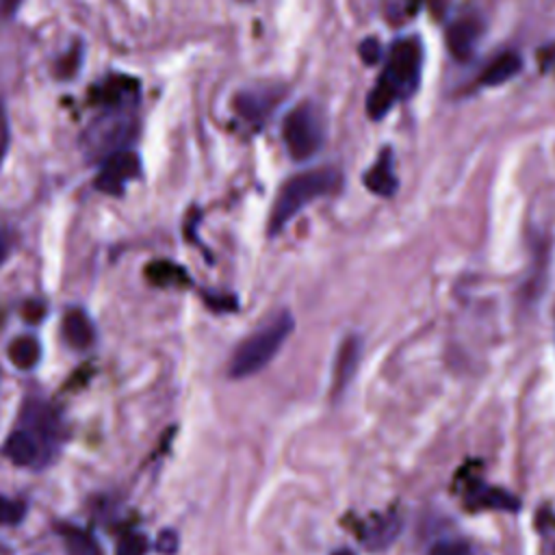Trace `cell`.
I'll return each instance as SVG.
<instances>
[{"label": "cell", "mask_w": 555, "mask_h": 555, "mask_svg": "<svg viewBox=\"0 0 555 555\" xmlns=\"http://www.w3.org/2000/svg\"><path fill=\"white\" fill-rule=\"evenodd\" d=\"M423 46L416 37L392 43L382 74L366 98V113L373 119L384 117L397 102L410 98L421 82Z\"/></svg>", "instance_id": "cell-1"}, {"label": "cell", "mask_w": 555, "mask_h": 555, "mask_svg": "<svg viewBox=\"0 0 555 555\" xmlns=\"http://www.w3.org/2000/svg\"><path fill=\"white\" fill-rule=\"evenodd\" d=\"M340 171L334 167H321V169H308L301 173L291 176L280 186L271 215H269V232L271 236L278 234L293 217L304 210L314 199L330 195L340 189Z\"/></svg>", "instance_id": "cell-2"}, {"label": "cell", "mask_w": 555, "mask_h": 555, "mask_svg": "<svg viewBox=\"0 0 555 555\" xmlns=\"http://www.w3.org/2000/svg\"><path fill=\"white\" fill-rule=\"evenodd\" d=\"M295 327V321L291 312H280L269 323L258 327L254 334H249L232 353L228 364V375L234 379H243L249 375H256L262 371L275 353L282 349L286 338L291 336Z\"/></svg>", "instance_id": "cell-3"}, {"label": "cell", "mask_w": 555, "mask_h": 555, "mask_svg": "<svg viewBox=\"0 0 555 555\" xmlns=\"http://www.w3.org/2000/svg\"><path fill=\"white\" fill-rule=\"evenodd\" d=\"M134 128L132 106H115L100 113L82 134V150L87 158L100 160L124 150Z\"/></svg>", "instance_id": "cell-4"}, {"label": "cell", "mask_w": 555, "mask_h": 555, "mask_svg": "<svg viewBox=\"0 0 555 555\" xmlns=\"http://www.w3.org/2000/svg\"><path fill=\"white\" fill-rule=\"evenodd\" d=\"M282 137L286 143L288 154L295 160H308L312 158L319 147L323 145V117L319 108L312 102H301L284 119Z\"/></svg>", "instance_id": "cell-5"}, {"label": "cell", "mask_w": 555, "mask_h": 555, "mask_svg": "<svg viewBox=\"0 0 555 555\" xmlns=\"http://www.w3.org/2000/svg\"><path fill=\"white\" fill-rule=\"evenodd\" d=\"M141 173V158L137 152L124 147L115 154H111L95 176L93 186L106 195H121L130 180H134Z\"/></svg>", "instance_id": "cell-6"}, {"label": "cell", "mask_w": 555, "mask_h": 555, "mask_svg": "<svg viewBox=\"0 0 555 555\" xmlns=\"http://www.w3.org/2000/svg\"><path fill=\"white\" fill-rule=\"evenodd\" d=\"M52 453L54 449L28 427L15 429L2 444V455L15 466H41Z\"/></svg>", "instance_id": "cell-7"}, {"label": "cell", "mask_w": 555, "mask_h": 555, "mask_svg": "<svg viewBox=\"0 0 555 555\" xmlns=\"http://www.w3.org/2000/svg\"><path fill=\"white\" fill-rule=\"evenodd\" d=\"M22 427H28L39 438H43L52 449L61 440V423L50 405L43 401H26L22 410Z\"/></svg>", "instance_id": "cell-8"}, {"label": "cell", "mask_w": 555, "mask_h": 555, "mask_svg": "<svg viewBox=\"0 0 555 555\" xmlns=\"http://www.w3.org/2000/svg\"><path fill=\"white\" fill-rule=\"evenodd\" d=\"M399 529H401V518L392 512H386V514H375L362 520L358 527V535L366 548L377 551L388 546L397 538Z\"/></svg>", "instance_id": "cell-9"}, {"label": "cell", "mask_w": 555, "mask_h": 555, "mask_svg": "<svg viewBox=\"0 0 555 555\" xmlns=\"http://www.w3.org/2000/svg\"><path fill=\"white\" fill-rule=\"evenodd\" d=\"M360 353H362V343L358 336H347L340 343V347L336 351V360H334V373H332V392L334 395H340L349 386L353 373L358 371Z\"/></svg>", "instance_id": "cell-10"}, {"label": "cell", "mask_w": 555, "mask_h": 555, "mask_svg": "<svg viewBox=\"0 0 555 555\" xmlns=\"http://www.w3.org/2000/svg\"><path fill=\"white\" fill-rule=\"evenodd\" d=\"M466 507L470 509H505V512H516L520 507L518 499L512 496L505 490H499L494 486H483L468 481L466 483Z\"/></svg>", "instance_id": "cell-11"}, {"label": "cell", "mask_w": 555, "mask_h": 555, "mask_svg": "<svg viewBox=\"0 0 555 555\" xmlns=\"http://www.w3.org/2000/svg\"><path fill=\"white\" fill-rule=\"evenodd\" d=\"M364 186L379 195V197H390L395 195L399 180L395 176V167H392V152L388 147H384L379 152V156L375 158V163L371 165V169L364 173Z\"/></svg>", "instance_id": "cell-12"}, {"label": "cell", "mask_w": 555, "mask_h": 555, "mask_svg": "<svg viewBox=\"0 0 555 555\" xmlns=\"http://www.w3.org/2000/svg\"><path fill=\"white\" fill-rule=\"evenodd\" d=\"M137 93H139V85L134 78L111 76L108 80H104V85L95 89L93 98L106 108H115V106H130L137 100Z\"/></svg>", "instance_id": "cell-13"}, {"label": "cell", "mask_w": 555, "mask_h": 555, "mask_svg": "<svg viewBox=\"0 0 555 555\" xmlns=\"http://www.w3.org/2000/svg\"><path fill=\"white\" fill-rule=\"evenodd\" d=\"M479 33H481V22H479V17H475V15H464V17H460V20H455V22L449 26V33H447L449 50H451L457 59H466V56L475 50V43H477Z\"/></svg>", "instance_id": "cell-14"}, {"label": "cell", "mask_w": 555, "mask_h": 555, "mask_svg": "<svg viewBox=\"0 0 555 555\" xmlns=\"http://www.w3.org/2000/svg\"><path fill=\"white\" fill-rule=\"evenodd\" d=\"M280 93L271 87L267 89H251V91H243L236 98V108L243 117H247L249 121H260L262 117H267L273 106L280 102Z\"/></svg>", "instance_id": "cell-15"}, {"label": "cell", "mask_w": 555, "mask_h": 555, "mask_svg": "<svg viewBox=\"0 0 555 555\" xmlns=\"http://www.w3.org/2000/svg\"><path fill=\"white\" fill-rule=\"evenodd\" d=\"M61 332H63L65 343L74 349H87L93 343V325H91L89 317L78 308H74L65 314Z\"/></svg>", "instance_id": "cell-16"}, {"label": "cell", "mask_w": 555, "mask_h": 555, "mask_svg": "<svg viewBox=\"0 0 555 555\" xmlns=\"http://www.w3.org/2000/svg\"><path fill=\"white\" fill-rule=\"evenodd\" d=\"M520 67H522V59L516 52H503L492 59V63L481 72L479 80L486 87L503 85V82L512 80L520 72Z\"/></svg>", "instance_id": "cell-17"}, {"label": "cell", "mask_w": 555, "mask_h": 555, "mask_svg": "<svg viewBox=\"0 0 555 555\" xmlns=\"http://www.w3.org/2000/svg\"><path fill=\"white\" fill-rule=\"evenodd\" d=\"M59 533L63 538L67 555H102L98 540L87 529L63 522L59 527Z\"/></svg>", "instance_id": "cell-18"}, {"label": "cell", "mask_w": 555, "mask_h": 555, "mask_svg": "<svg viewBox=\"0 0 555 555\" xmlns=\"http://www.w3.org/2000/svg\"><path fill=\"white\" fill-rule=\"evenodd\" d=\"M7 353H9V360L13 362V366H17L22 371H28V369H33L39 362L41 345H39V340L35 336H17L9 345Z\"/></svg>", "instance_id": "cell-19"}, {"label": "cell", "mask_w": 555, "mask_h": 555, "mask_svg": "<svg viewBox=\"0 0 555 555\" xmlns=\"http://www.w3.org/2000/svg\"><path fill=\"white\" fill-rule=\"evenodd\" d=\"M145 278L156 286H171V284H189V275L184 267L169 262V260H154L145 267Z\"/></svg>", "instance_id": "cell-20"}, {"label": "cell", "mask_w": 555, "mask_h": 555, "mask_svg": "<svg viewBox=\"0 0 555 555\" xmlns=\"http://www.w3.org/2000/svg\"><path fill=\"white\" fill-rule=\"evenodd\" d=\"M24 514H26V505H24L22 501L0 494V525H2V527L22 522Z\"/></svg>", "instance_id": "cell-21"}, {"label": "cell", "mask_w": 555, "mask_h": 555, "mask_svg": "<svg viewBox=\"0 0 555 555\" xmlns=\"http://www.w3.org/2000/svg\"><path fill=\"white\" fill-rule=\"evenodd\" d=\"M427 555H473V548L462 540H440Z\"/></svg>", "instance_id": "cell-22"}, {"label": "cell", "mask_w": 555, "mask_h": 555, "mask_svg": "<svg viewBox=\"0 0 555 555\" xmlns=\"http://www.w3.org/2000/svg\"><path fill=\"white\" fill-rule=\"evenodd\" d=\"M147 542L139 533H128L117 544V555H145Z\"/></svg>", "instance_id": "cell-23"}, {"label": "cell", "mask_w": 555, "mask_h": 555, "mask_svg": "<svg viewBox=\"0 0 555 555\" xmlns=\"http://www.w3.org/2000/svg\"><path fill=\"white\" fill-rule=\"evenodd\" d=\"M9 143H11V130H9V117H7V111L4 106L0 104V167L7 158V152H9Z\"/></svg>", "instance_id": "cell-24"}, {"label": "cell", "mask_w": 555, "mask_h": 555, "mask_svg": "<svg viewBox=\"0 0 555 555\" xmlns=\"http://www.w3.org/2000/svg\"><path fill=\"white\" fill-rule=\"evenodd\" d=\"M156 548H158L160 553H165V555L176 553V548H178V538H176V533L163 531V533L158 535V540H156Z\"/></svg>", "instance_id": "cell-25"}, {"label": "cell", "mask_w": 555, "mask_h": 555, "mask_svg": "<svg viewBox=\"0 0 555 555\" xmlns=\"http://www.w3.org/2000/svg\"><path fill=\"white\" fill-rule=\"evenodd\" d=\"M360 54H362V59H364L366 63H375V61L379 59V46H377V41H373V39L362 41Z\"/></svg>", "instance_id": "cell-26"}, {"label": "cell", "mask_w": 555, "mask_h": 555, "mask_svg": "<svg viewBox=\"0 0 555 555\" xmlns=\"http://www.w3.org/2000/svg\"><path fill=\"white\" fill-rule=\"evenodd\" d=\"M20 4H22V0H0V13L2 15H13Z\"/></svg>", "instance_id": "cell-27"}, {"label": "cell", "mask_w": 555, "mask_h": 555, "mask_svg": "<svg viewBox=\"0 0 555 555\" xmlns=\"http://www.w3.org/2000/svg\"><path fill=\"white\" fill-rule=\"evenodd\" d=\"M4 256H7V245H4V238H2V234H0V262L4 260Z\"/></svg>", "instance_id": "cell-28"}, {"label": "cell", "mask_w": 555, "mask_h": 555, "mask_svg": "<svg viewBox=\"0 0 555 555\" xmlns=\"http://www.w3.org/2000/svg\"><path fill=\"white\" fill-rule=\"evenodd\" d=\"M332 555H356V553H351L349 548H340V551H334Z\"/></svg>", "instance_id": "cell-29"}, {"label": "cell", "mask_w": 555, "mask_h": 555, "mask_svg": "<svg viewBox=\"0 0 555 555\" xmlns=\"http://www.w3.org/2000/svg\"><path fill=\"white\" fill-rule=\"evenodd\" d=\"M0 555H7V551H4V548H2V546H0Z\"/></svg>", "instance_id": "cell-30"}]
</instances>
